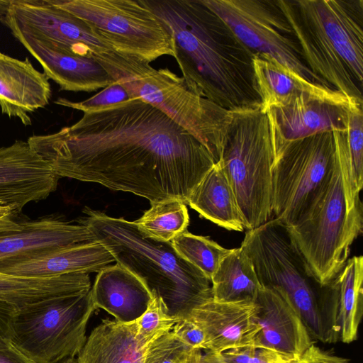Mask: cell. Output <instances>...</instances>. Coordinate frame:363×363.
<instances>
[{
  "label": "cell",
  "instance_id": "cell-1",
  "mask_svg": "<svg viewBox=\"0 0 363 363\" xmlns=\"http://www.w3.org/2000/svg\"><path fill=\"white\" fill-rule=\"evenodd\" d=\"M83 113L70 126L27 140L60 178L130 192L150 203L176 199L187 205L216 163L199 140L139 98Z\"/></svg>",
  "mask_w": 363,
  "mask_h": 363
},
{
  "label": "cell",
  "instance_id": "cell-2",
  "mask_svg": "<svg viewBox=\"0 0 363 363\" xmlns=\"http://www.w3.org/2000/svg\"><path fill=\"white\" fill-rule=\"evenodd\" d=\"M169 30L187 86L233 111L261 106L253 55L201 0H143Z\"/></svg>",
  "mask_w": 363,
  "mask_h": 363
},
{
  "label": "cell",
  "instance_id": "cell-3",
  "mask_svg": "<svg viewBox=\"0 0 363 363\" xmlns=\"http://www.w3.org/2000/svg\"><path fill=\"white\" fill-rule=\"evenodd\" d=\"M276 2L308 68L351 103L362 104L363 1Z\"/></svg>",
  "mask_w": 363,
  "mask_h": 363
},
{
  "label": "cell",
  "instance_id": "cell-4",
  "mask_svg": "<svg viewBox=\"0 0 363 363\" xmlns=\"http://www.w3.org/2000/svg\"><path fill=\"white\" fill-rule=\"evenodd\" d=\"M82 219L115 262L142 280L178 321L213 298L211 281L182 257L171 242L146 235L135 221L86 209Z\"/></svg>",
  "mask_w": 363,
  "mask_h": 363
},
{
  "label": "cell",
  "instance_id": "cell-5",
  "mask_svg": "<svg viewBox=\"0 0 363 363\" xmlns=\"http://www.w3.org/2000/svg\"><path fill=\"white\" fill-rule=\"evenodd\" d=\"M346 130L333 132V168L297 220L286 225L322 286L342 269L362 232V203L359 196L353 197L350 184Z\"/></svg>",
  "mask_w": 363,
  "mask_h": 363
},
{
  "label": "cell",
  "instance_id": "cell-6",
  "mask_svg": "<svg viewBox=\"0 0 363 363\" xmlns=\"http://www.w3.org/2000/svg\"><path fill=\"white\" fill-rule=\"evenodd\" d=\"M113 79L155 107L203 145L219 161L230 111L187 86L168 68L155 69L136 57L111 51L94 57Z\"/></svg>",
  "mask_w": 363,
  "mask_h": 363
},
{
  "label": "cell",
  "instance_id": "cell-7",
  "mask_svg": "<svg viewBox=\"0 0 363 363\" xmlns=\"http://www.w3.org/2000/svg\"><path fill=\"white\" fill-rule=\"evenodd\" d=\"M274 160L266 113L260 107L230 111L218 162L232 186L247 230L273 218Z\"/></svg>",
  "mask_w": 363,
  "mask_h": 363
},
{
  "label": "cell",
  "instance_id": "cell-8",
  "mask_svg": "<svg viewBox=\"0 0 363 363\" xmlns=\"http://www.w3.org/2000/svg\"><path fill=\"white\" fill-rule=\"evenodd\" d=\"M240 247L251 259L262 286L281 290L311 336L330 342L324 316L325 286L313 275L286 226L272 218L248 230Z\"/></svg>",
  "mask_w": 363,
  "mask_h": 363
},
{
  "label": "cell",
  "instance_id": "cell-9",
  "mask_svg": "<svg viewBox=\"0 0 363 363\" xmlns=\"http://www.w3.org/2000/svg\"><path fill=\"white\" fill-rule=\"evenodd\" d=\"M96 309L91 289L33 303L13 313L8 338L36 363L75 357L86 340V325Z\"/></svg>",
  "mask_w": 363,
  "mask_h": 363
},
{
  "label": "cell",
  "instance_id": "cell-10",
  "mask_svg": "<svg viewBox=\"0 0 363 363\" xmlns=\"http://www.w3.org/2000/svg\"><path fill=\"white\" fill-rule=\"evenodd\" d=\"M84 21L112 49L151 62L174 57L172 35L143 0H53Z\"/></svg>",
  "mask_w": 363,
  "mask_h": 363
},
{
  "label": "cell",
  "instance_id": "cell-11",
  "mask_svg": "<svg viewBox=\"0 0 363 363\" xmlns=\"http://www.w3.org/2000/svg\"><path fill=\"white\" fill-rule=\"evenodd\" d=\"M201 1L253 55L269 56L302 78L331 88L307 66L294 31L276 1Z\"/></svg>",
  "mask_w": 363,
  "mask_h": 363
},
{
  "label": "cell",
  "instance_id": "cell-12",
  "mask_svg": "<svg viewBox=\"0 0 363 363\" xmlns=\"http://www.w3.org/2000/svg\"><path fill=\"white\" fill-rule=\"evenodd\" d=\"M273 218L293 224L330 172L335 158L333 132L318 133L274 148Z\"/></svg>",
  "mask_w": 363,
  "mask_h": 363
},
{
  "label": "cell",
  "instance_id": "cell-13",
  "mask_svg": "<svg viewBox=\"0 0 363 363\" xmlns=\"http://www.w3.org/2000/svg\"><path fill=\"white\" fill-rule=\"evenodd\" d=\"M2 21L11 31L45 40L75 55L94 57L113 50L84 21L53 0H11Z\"/></svg>",
  "mask_w": 363,
  "mask_h": 363
},
{
  "label": "cell",
  "instance_id": "cell-14",
  "mask_svg": "<svg viewBox=\"0 0 363 363\" xmlns=\"http://www.w3.org/2000/svg\"><path fill=\"white\" fill-rule=\"evenodd\" d=\"M60 177L27 141L16 140L0 147V206L22 215L30 202L47 199L57 187Z\"/></svg>",
  "mask_w": 363,
  "mask_h": 363
},
{
  "label": "cell",
  "instance_id": "cell-15",
  "mask_svg": "<svg viewBox=\"0 0 363 363\" xmlns=\"http://www.w3.org/2000/svg\"><path fill=\"white\" fill-rule=\"evenodd\" d=\"M115 262L98 241L57 247L0 259V272L26 277H50L98 272Z\"/></svg>",
  "mask_w": 363,
  "mask_h": 363
},
{
  "label": "cell",
  "instance_id": "cell-16",
  "mask_svg": "<svg viewBox=\"0 0 363 363\" xmlns=\"http://www.w3.org/2000/svg\"><path fill=\"white\" fill-rule=\"evenodd\" d=\"M259 331L255 346L298 360L313 344L299 314L279 289L262 287L255 301Z\"/></svg>",
  "mask_w": 363,
  "mask_h": 363
},
{
  "label": "cell",
  "instance_id": "cell-17",
  "mask_svg": "<svg viewBox=\"0 0 363 363\" xmlns=\"http://www.w3.org/2000/svg\"><path fill=\"white\" fill-rule=\"evenodd\" d=\"M255 302H220L213 298L194 308L187 318L205 335L203 350L214 352L255 345L259 326Z\"/></svg>",
  "mask_w": 363,
  "mask_h": 363
},
{
  "label": "cell",
  "instance_id": "cell-18",
  "mask_svg": "<svg viewBox=\"0 0 363 363\" xmlns=\"http://www.w3.org/2000/svg\"><path fill=\"white\" fill-rule=\"evenodd\" d=\"M350 106L301 98L287 106L269 108L265 113L273 149L318 133L345 131Z\"/></svg>",
  "mask_w": 363,
  "mask_h": 363
},
{
  "label": "cell",
  "instance_id": "cell-19",
  "mask_svg": "<svg viewBox=\"0 0 363 363\" xmlns=\"http://www.w3.org/2000/svg\"><path fill=\"white\" fill-rule=\"evenodd\" d=\"M11 33L62 91L91 92L115 82L94 57L69 53L45 40L16 30Z\"/></svg>",
  "mask_w": 363,
  "mask_h": 363
},
{
  "label": "cell",
  "instance_id": "cell-20",
  "mask_svg": "<svg viewBox=\"0 0 363 363\" xmlns=\"http://www.w3.org/2000/svg\"><path fill=\"white\" fill-rule=\"evenodd\" d=\"M363 257L349 258L325 286L324 316L330 342H354L363 313Z\"/></svg>",
  "mask_w": 363,
  "mask_h": 363
},
{
  "label": "cell",
  "instance_id": "cell-21",
  "mask_svg": "<svg viewBox=\"0 0 363 363\" xmlns=\"http://www.w3.org/2000/svg\"><path fill=\"white\" fill-rule=\"evenodd\" d=\"M252 66L261 99L260 110L264 113L271 108L285 106L301 98L345 106L354 104L338 91L311 82L265 55H254Z\"/></svg>",
  "mask_w": 363,
  "mask_h": 363
},
{
  "label": "cell",
  "instance_id": "cell-22",
  "mask_svg": "<svg viewBox=\"0 0 363 363\" xmlns=\"http://www.w3.org/2000/svg\"><path fill=\"white\" fill-rule=\"evenodd\" d=\"M52 90L48 77L28 58L18 60L0 51V108L24 125L32 124L30 113L46 106Z\"/></svg>",
  "mask_w": 363,
  "mask_h": 363
},
{
  "label": "cell",
  "instance_id": "cell-23",
  "mask_svg": "<svg viewBox=\"0 0 363 363\" xmlns=\"http://www.w3.org/2000/svg\"><path fill=\"white\" fill-rule=\"evenodd\" d=\"M91 293L96 309L104 310L123 323L141 316L153 297L142 280L117 263L98 272Z\"/></svg>",
  "mask_w": 363,
  "mask_h": 363
},
{
  "label": "cell",
  "instance_id": "cell-24",
  "mask_svg": "<svg viewBox=\"0 0 363 363\" xmlns=\"http://www.w3.org/2000/svg\"><path fill=\"white\" fill-rule=\"evenodd\" d=\"M92 241L96 240L84 225L46 215L26 220L21 231L0 235V259Z\"/></svg>",
  "mask_w": 363,
  "mask_h": 363
},
{
  "label": "cell",
  "instance_id": "cell-25",
  "mask_svg": "<svg viewBox=\"0 0 363 363\" xmlns=\"http://www.w3.org/2000/svg\"><path fill=\"white\" fill-rule=\"evenodd\" d=\"M149 345L136 337L134 321L102 319L77 354V363H143Z\"/></svg>",
  "mask_w": 363,
  "mask_h": 363
},
{
  "label": "cell",
  "instance_id": "cell-26",
  "mask_svg": "<svg viewBox=\"0 0 363 363\" xmlns=\"http://www.w3.org/2000/svg\"><path fill=\"white\" fill-rule=\"evenodd\" d=\"M91 289L89 274L26 277L0 272V301L21 308L48 299L77 296Z\"/></svg>",
  "mask_w": 363,
  "mask_h": 363
},
{
  "label": "cell",
  "instance_id": "cell-27",
  "mask_svg": "<svg viewBox=\"0 0 363 363\" xmlns=\"http://www.w3.org/2000/svg\"><path fill=\"white\" fill-rule=\"evenodd\" d=\"M187 205L228 230L242 232L245 229L235 194L219 162L194 187Z\"/></svg>",
  "mask_w": 363,
  "mask_h": 363
},
{
  "label": "cell",
  "instance_id": "cell-28",
  "mask_svg": "<svg viewBox=\"0 0 363 363\" xmlns=\"http://www.w3.org/2000/svg\"><path fill=\"white\" fill-rule=\"evenodd\" d=\"M213 298L220 302H255L262 288L252 262L240 247L230 249L211 278Z\"/></svg>",
  "mask_w": 363,
  "mask_h": 363
},
{
  "label": "cell",
  "instance_id": "cell-29",
  "mask_svg": "<svg viewBox=\"0 0 363 363\" xmlns=\"http://www.w3.org/2000/svg\"><path fill=\"white\" fill-rule=\"evenodd\" d=\"M151 207L136 220L140 230L155 239L171 242L186 230L189 216L186 205L176 199L151 203Z\"/></svg>",
  "mask_w": 363,
  "mask_h": 363
},
{
  "label": "cell",
  "instance_id": "cell-30",
  "mask_svg": "<svg viewBox=\"0 0 363 363\" xmlns=\"http://www.w3.org/2000/svg\"><path fill=\"white\" fill-rule=\"evenodd\" d=\"M185 260L200 270L210 281L222 259L230 252L208 237L196 235L186 230L171 241Z\"/></svg>",
  "mask_w": 363,
  "mask_h": 363
},
{
  "label": "cell",
  "instance_id": "cell-31",
  "mask_svg": "<svg viewBox=\"0 0 363 363\" xmlns=\"http://www.w3.org/2000/svg\"><path fill=\"white\" fill-rule=\"evenodd\" d=\"M348 171L352 194L359 196L363 186V112L362 105L351 104L346 130Z\"/></svg>",
  "mask_w": 363,
  "mask_h": 363
},
{
  "label": "cell",
  "instance_id": "cell-32",
  "mask_svg": "<svg viewBox=\"0 0 363 363\" xmlns=\"http://www.w3.org/2000/svg\"><path fill=\"white\" fill-rule=\"evenodd\" d=\"M178 320L169 315L162 300L153 295L146 311L134 323L136 337L145 345L171 331Z\"/></svg>",
  "mask_w": 363,
  "mask_h": 363
},
{
  "label": "cell",
  "instance_id": "cell-33",
  "mask_svg": "<svg viewBox=\"0 0 363 363\" xmlns=\"http://www.w3.org/2000/svg\"><path fill=\"white\" fill-rule=\"evenodd\" d=\"M191 350L169 331L149 345L143 363H184Z\"/></svg>",
  "mask_w": 363,
  "mask_h": 363
},
{
  "label": "cell",
  "instance_id": "cell-34",
  "mask_svg": "<svg viewBox=\"0 0 363 363\" xmlns=\"http://www.w3.org/2000/svg\"><path fill=\"white\" fill-rule=\"evenodd\" d=\"M215 354L220 363H294L297 361L274 350L255 345L232 348L215 352Z\"/></svg>",
  "mask_w": 363,
  "mask_h": 363
},
{
  "label": "cell",
  "instance_id": "cell-35",
  "mask_svg": "<svg viewBox=\"0 0 363 363\" xmlns=\"http://www.w3.org/2000/svg\"><path fill=\"white\" fill-rule=\"evenodd\" d=\"M130 99V96L125 88L115 82L86 100L76 102L65 98H58L54 102L57 105L84 113L123 103Z\"/></svg>",
  "mask_w": 363,
  "mask_h": 363
},
{
  "label": "cell",
  "instance_id": "cell-36",
  "mask_svg": "<svg viewBox=\"0 0 363 363\" xmlns=\"http://www.w3.org/2000/svg\"><path fill=\"white\" fill-rule=\"evenodd\" d=\"M171 332L191 349L203 350L205 335L191 320L182 319L172 327Z\"/></svg>",
  "mask_w": 363,
  "mask_h": 363
},
{
  "label": "cell",
  "instance_id": "cell-37",
  "mask_svg": "<svg viewBox=\"0 0 363 363\" xmlns=\"http://www.w3.org/2000/svg\"><path fill=\"white\" fill-rule=\"evenodd\" d=\"M0 363H36L21 352L9 338L0 335Z\"/></svg>",
  "mask_w": 363,
  "mask_h": 363
},
{
  "label": "cell",
  "instance_id": "cell-38",
  "mask_svg": "<svg viewBox=\"0 0 363 363\" xmlns=\"http://www.w3.org/2000/svg\"><path fill=\"white\" fill-rule=\"evenodd\" d=\"M296 363H350L343 357L321 350L312 344Z\"/></svg>",
  "mask_w": 363,
  "mask_h": 363
},
{
  "label": "cell",
  "instance_id": "cell-39",
  "mask_svg": "<svg viewBox=\"0 0 363 363\" xmlns=\"http://www.w3.org/2000/svg\"><path fill=\"white\" fill-rule=\"evenodd\" d=\"M18 309L12 304L0 301V335L9 337L11 320Z\"/></svg>",
  "mask_w": 363,
  "mask_h": 363
},
{
  "label": "cell",
  "instance_id": "cell-40",
  "mask_svg": "<svg viewBox=\"0 0 363 363\" xmlns=\"http://www.w3.org/2000/svg\"><path fill=\"white\" fill-rule=\"evenodd\" d=\"M23 218V215H10L0 217V235L8 234L21 231L24 223L28 219H19Z\"/></svg>",
  "mask_w": 363,
  "mask_h": 363
},
{
  "label": "cell",
  "instance_id": "cell-41",
  "mask_svg": "<svg viewBox=\"0 0 363 363\" xmlns=\"http://www.w3.org/2000/svg\"><path fill=\"white\" fill-rule=\"evenodd\" d=\"M184 363H220L215 352L207 350L193 349Z\"/></svg>",
  "mask_w": 363,
  "mask_h": 363
},
{
  "label": "cell",
  "instance_id": "cell-42",
  "mask_svg": "<svg viewBox=\"0 0 363 363\" xmlns=\"http://www.w3.org/2000/svg\"><path fill=\"white\" fill-rule=\"evenodd\" d=\"M11 0H0V21H3L9 9Z\"/></svg>",
  "mask_w": 363,
  "mask_h": 363
},
{
  "label": "cell",
  "instance_id": "cell-43",
  "mask_svg": "<svg viewBox=\"0 0 363 363\" xmlns=\"http://www.w3.org/2000/svg\"><path fill=\"white\" fill-rule=\"evenodd\" d=\"M10 215L18 216L15 214L13 211L10 207L0 206V217L7 216Z\"/></svg>",
  "mask_w": 363,
  "mask_h": 363
},
{
  "label": "cell",
  "instance_id": "cell-44",
  "mask_svg": "<svg viewBox=\"0 0 363 363\" xmlns=\"http://www.w3.org/2000/svg\"><path fill=\"white\" fill-rule=\"evenodd\" d=\"M57 363H77L76 357H67Z\"/></svg>",
  "mask_w": 363,
  "mask_h": 363
},
{
  "label": "cell",
  "instance_id": "cell-45",
  "mask_svg": "<svg viewBox=\"0 0 363 363\" xmlns=\"http://www.w3.org/2000/svg\"><path fill=\"white\" fill-rule=\"evenodd\" d=\"M294 363H296V362H294Z\"/></svg>",
  "mask_w": 363,
  "mask_h": 363
}]
</instances>
